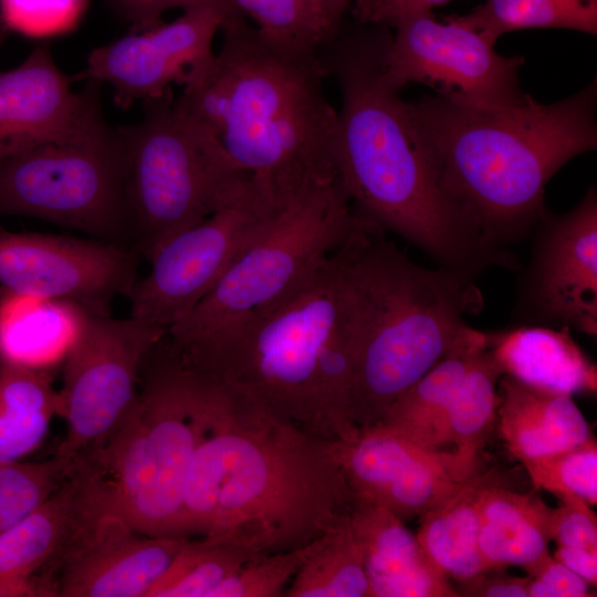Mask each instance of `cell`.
I'll list each match as a JSON object with an SVG mask.
<instances>
[{
  "label": "cell",
  "mask_w": 597,
  "mask_h": 597,
  "mask_svg": "<svg viewBox=\"0 0 597 597\" xmlns=\"http://www.w3.org/2000/svg\"><path fill=\"white\" fill-rule=\"evenodd\" d=\"M165 335L132 316L82 312L64 352L59 395L66 433L55 454L74 461L119 422L137 395L139 370Z\"/></svg>",
  "instance_id": "30bf717a"
},
{
  "label": "cell",
  "mask_w": 597,
  "mask_h": 597,
  "mask_svg": "<svg viewBox=\"0 0 597 597\" xmlns=\"http://www.w3.org/2000/svg\"><path fill=\"white\" fill-rule=\"evenodd\" d=\"M283 597H369L364 555L349 514L317 538Z\"/></svg>",
  "instance_id": "83f0119b"
},
{
  "label": "cell",
  "mask_w": 597,
  "mask_h": 597,
  "mask_svg": "<svg viewBox=\"0 0 597 597\" xmlns=\"http://www.w3.org/2000/svg\"><path fill=\"white\" fill-rule=\"evenodd\" d=\"M362 24L318 50L341 90L337 168L354 211L468 280L490 265L514 268L440 186L401 87L385 69L387 25Z\"/></svg>",
  "instance_id": "7a4b0ae2"
},
{
  "label": "cell",
  "mask_w": 597,
  "mask_h": 597,
  "mask_svg": "<svg viewBox=\"0 0 597 597\" xmlns=\"http://www.w3.org/2000/svg\"><path fill=\"white\" fill-rule=\"evenodd\" d=\"M360 217L342 181L317 187L281 208L190 314L166 333L186 353L270 306L325 261Z\"/></svg>",
  "instance_id": "9c48e42d"
},
{
  "label": "cell",
  "mask_w": 597,
  "mask_h": 597,
  "mask_svg": "<svg viewBox=\"0 0 597 597\" xmlns=\"http://www.w3.org/2000/svg\"><path fill=\"white\" fill-rule=\"evenodd\" d=\"M220 31L219 53L177 104L280 207L338 179L337 113L318 50L272 42L242 13L228 15Z\"/></svg>",
  "instance_id": "3957f363"
},
{
  "label": "cell",
  "mask_w": 597,
  "mask_h": 597,
  "mask_svg": "<svg viewBox=\"0 0 597 597\" xmlns=\"http://www.w3.org/2000/svg\"><path fill=\"white\" fill-rule=\"evenodd\" d=\"M528 597L595 596L589 584L549 553L525 569Z\"/></svg>",
  "instance_id": "8d00e7d4"
},
{
  "label": "cell",
  "mask_w": 597,
  "mask_h": 597,
  "mask_svg": "<svg viewBox=\"0 0 597 597\" xmlns=\"http://www.w3.org/2000/svg\"><path fill=\"white\" fill-rule=\"evenodd\" d=\"M200 374V425L184 490V537L269 554L305 546L349 514L354 496L331 441Z\"/></svg>",
  "instance_id": "6da1fadb"
},
{
  "label": "cell",
  "mask_w": 597,
  "mask_h": 597,
  "mask_svg": "<svg viewBox=\"0 0 597 597\" xmlns=\"http://www.w3.org/2000/svg\"><path fill=\"white\" fill-rule=\"evenodd\" d=\"M502 368L490 346L479 353L461 381L449 409L443 444L452 443L448 467L457 481L478 473L486 437L496 417Z\"/></svg>",
  "instance_id": "d4e9b609"
},
{
  "label": "cell",
  "mask_w": 597,
  "mask_h": 597,
  "mask_svg": "<svg viewBox=\"0 0 597 597\" xmlns=\"http://www.w3.org/2000/svg\"><path fill=\"white\" fill-rule=\"evenodd\" d=\"M566 329L520 325L490 334V349L507 375L532 388L573 396L596 391V366Z\"/></svg>",
  "instance_id": "44dd1931"
},
{
  "label": "cell",
  "mask_w": 597,
  "mask_h": 597,
  "mask_svg": "<svg viewBox=\"0 0 597 597\" xmlns=\"http://www.w3.org/2000/svg\"><path fill=\"white\" fill-rule=\"evenodd\" d=\"M384 52L387 75L401 88L420 83L437 96L474 107L522 103L519 82L522 56H503L494 42L458 15L437 21L431 11L392 21Z\"/></svg>",
  "instance_id": "7c38bea8"
},
{
  "label": "cell",
  "mask_w": 597,
  "mask_h": 597,
  "mask_svg": "<svg viewBox=\"0 0 597 597\" xmlns=\"http://www.w3.org/2000/svg\"><path fill=\"white\" fill-rule=\"evenodd\" d=\"M533 484L562 503L596 505L597 443H584L546 455L521 460Z\"/></svg>",
  "instance_id": "d6a6232c"
},
{
  "label": "cell",
  "mask_w": 597,
  "mask_h": 597,
  "mask_svg": "<svg viewBox=\"0 0 597 597\" xmlns=\"http://www.w3.org/2000/svg\"><path fill=\"white\" fill-rule=\"evenodd\" d=\"M526 577L486 576L485 572L459 583L460 596L528 597Z\"/></svg>",
  "instance_id": "f35d334b"
},
{
  "label": "cell",
  "mask_w": 597,
  "mask_h": 597,
  "mask_svg": "<svg viewBox=\"0 0 597 597\" xmlns=\"http://www.w3.org/2000/svg\"><path fill=\"white\" fill-rule=\"evenodd\" d=\"M8 32H9V30H8V28L6 27V24H4V22H3L2 18H1V15H0V48H1V45H2V43H3V41H4V39H6V36H7V34H8Z\"/></svg>",
  "instance_id": "ee69618b"
},
{
  "label": "cell",
  "mask_w": 597,
  "mask_h": 597,
  "mask_svg": "<svg viewBox=\"0 0 597 597\" xmlns=\"http://www.w3.org/2000/svg\"><path fill=\"white\" fill-rule=\"evenodd\" d=\"M377 0H355L354 13L360 23H365L368 13Z\"/></svg>",
  "instance_id": "7bdbcfd3"
},
{
  "label": "cell",
  "mask_w": 597,
  "mask_h": 597,
  "mask_svg": "<svg viewBox=\"0 0 597 597\" xmlns=\"http://www.w3.org/2000/svg\"><path fill=\"white\" fill-rule=\"evenodd\" d=\"M450 0H377L370 9L365 23L389 25L404 15L432 11Z\"/></svg>",
  "instance_id": "ab89813d"
},
{
  "label": "cell",
  "mask_w": 597,
  "mask_h": 597,
  "mask_svg": "<svg viewBox=\"0 0 597 597\" xmlns=\"http://www.w3.org/2000/svg\"><path fill=\"white\" fill-rule=\"evenodd\" d=\"M55 416L61 400L48 374L0 357V464L34 451Z\"/></svg>",
  "instance_id": "cb8c5ba5"
},
{
  "label": "cell",
  "mask_w": 597,
  "mask_h": 597,
  "mask_svg": "<svg viewBox=\"0 0 597 597\" xmlns=\"http://www.w3.org/2000/svg\"><path fill=\"white\" fill-rule=\"evenodd\" d=\"M130 31L140 32L163 22V14L174 8L184 11L200 7H217L229 13H241L230 0H105Z\"/></svg>",
  "instance_id": "d590c367"
},
{
  "label": "cell",
  "mask_w": 597,
  "mask_h": 597,
  "mask_svg": "<svg viewBox=\"0 0 597 597\" xmlns=\"http://www.w3.org/2000/svg\"><path fill=\"white\" fill-rule=\"evenodd\" d=\"M354 289L338 248L290 292L178 354L326 441L353 440Z\"/></svg>",
  "instance_id": "5b68a950"
},
{
  "label": "cell",
  "mask_w": 597,
  "mask_h": 597,
  "mask_svg": "<svg viewBox=\"0 0 597 597\" xmlns=\"http://www.w3.org/2000/svg\"><path fill=\"white\" fill-rule=\"evenodd\" d=\"M349 523L364 555L369 597H459L405 521L384 506L354 501Z\"/></svg>",
  "instance_id": "ac0fdd59"
},
{
  "label": "cell",
  "mask_w": 597,
  "mask_h": 597,
  "mask_svg": "<svg viewBox=\"0 0 597 597\" xmlns=\"http://www.w3.org/2000/svg\"><path fill=\"white\" fill-rule=\"evenodd\" d=\"M124 154L130 247L148 262L178 233L235 200L252 178L171 90L144 102L136 125L117 127Z\"/></svg>",
  "instance_id": "52a82bcc"
},
{
  "label": "cell",
  "mask_w": 597,
  "mask_h": 597,
  "mask_svg": "<svg viewBox=\"0 0 597 597\" xmlns=\"http://www.w3.org/2000/svg\"><path fill=\"white\" fill-rule=\"evenodd\" d=\"M501 482L499 469L478 472L442 505L420 516L417 538L431 563L458 583L486 565L479 549L481 502L488 488Z\"/></svg>",
  "instance_id": "7402d4cb"
},
{
  "label": "cell",
  "mask_w": 597,
  "mask_h": 597,
  "mask_svg": "<svg viewBox=\"0 0 597 597\" xmlns=\"http://www.w3.org/2000/svg\"><path fill=\"white\" fill-rule=\"evenodd\" d=\"M531 259L520 281L515 326L541 325L597 334V191L572 210L547 209L534 226Z\"/></svg>",
  "instance_id": "4fadbf2b"
},
{
  "label": "cell",
  "mask_w": 597,
  "mask_h": 597,
  "mask_svg": "<svg viewBox=\"0 0 597 597\" xmlns=\"http://www.w3.org/2000/svg\"><path fill=\"white\" fill-rule=\"evenodd\" d=\"M82 310L3 290L0 296V357L39 367L55 348H66Z\"/></svg>",
  "instance_id": "4316f807"
},
{
  "label": "cell",
  "mask_w": 597,
  "mask_h": 597,
  "mask_svg": "<svg viewBox=\"0 0 597 597\" xmlns=\"http://www.w3.org/2000/svg\"><path fill=\"white\" fill-rule=\"evenodd\" d=\"M459 19L492 42L528 28L597 33V0H486Z\"/></svg>",
  "instance_id": "f1b7e54d"
},
{
  "label": "cell",
  "mask_w": 597,
  "mask_h": 597,
  "mask_svg": "<svg viewBox=\"0 0 597 597\" xmlns=\"http://www.w3.org/2000/svg\"><path fill=\"white\" fill-rule=\"evenodd\" d=\"M253 555L227 543L188 537L148 597H211Z\"/></svg>",
  "instance_id": "f546056e"
},
{
  "label": "cell",
  "mask_w": 597,
  "mask_h": 597,
  "mask_svg": "<svg viewBox=\"0 0 597 597\" xmlns=\"http://www.w3.org/2000/svg\"><path fill=\"white\" fill-rule=\"evenodd\" d=\"M231 14L217 7H200L153 29L129 31L92 50L86 69L76 78L108 83L122 108L138 100L159 98L172 84L185 87L209 66L214 56L213 38Z\"/></svg>",
  "instance_id": "9a60e30c"
},
{
  "label": "cell",
  "mask_w": 597,
  "mask_h": 597,
  "mask_svg": "<svg viewBox=\"0 0 597 597\" xmlns=\"http://www.w3.org/2000/svg\"><path fill=\"white\" fill-rule=\"evenodd\" d=\"M74 80L57 67L48 41L0 72V163L64 133L100 97L101 83L88 80L74 93Z\"/></svg>",
  "instance_id": "e0dca14e"
},
{
  "label": "cell",
  "mask_w": 597,
  "mask_h": 597,
  "mask_svg": "<svg viewBox=\"0 0 597 597\" xmlns=\"http://www.w3.org/2000/svg\"><path fill=\"white\" fill-rule=\"evenodd\" d=\"M432 170L496 249L531 232L549 179L597 147V82L552 104L474 107L439 96L408 102Z\"/></svg>",
  "instance_id": "277c9868"
},
{
  "label": "cell",
  "mask_w": 597,
  "mask_h": 597,
  "mask_svg": "<svg viewBox=\"0 0 597 597\" xmlns=\"http://www.w3.org/2000/svg\"><path fill=\"white\" fill-rule=\"evenodd\" d=\"M553 509L533 494L500 483L481 502L479 549L488 570L509 565L528 568L548 554Z\"/></svg>",
  "instance_id": "603a6c76"
},
{
  "label": "cell",
  "mask_w": 597,
  "mask_h": 597,
  "mask_svg": "<svg viewBox=\"0 0 597 597\" xmlns=\"http://www.w3.org/2000/svg\"><path fill=\"white\" fill-rule=\"evenodd\" d=\"M75 461L57 454L43 461L0 464V534L44 504L73 474Z\"/></svg>",
  "instance_id": "1f68e13d"
},
{
  "label": "cell",
  "mask_w": 597,
  "mask_h": 597,
  "mask_svg": "<svg viewBox=\"0 0 597 597\" xmlns=\"http://www.w3.org/2000/svg\"><path fill=\"white\" fill-rule=\"evenodd\" d=\"M258 30L281 45L318 50L336 35L323 0H230Z\"/></svg>",
  "instance_id": "4dcf8cb0"
},
{
  "label": "cell",
  "mask_w": 597,
  "mask_h": 597,
  "mask_svg": "<svg viewBox=\"0 0 597 597\" xmlns=\"http://www.w3.org/2000/svg\"><path fill=\"white\" fill-rule=\"evenodd\" d=\"M355 0H323L327 17L336 31H339L342 19Z\"/></svg>",
  "instance_id": "b9f144b4"
},
{
  "label": "cell",
  "mask_w": 597,
  "mask_h": 597,
  "mask_svg": "<svg viewBox=\"0 0 597 597\" xmlns=\"http://www.w3.org/2000/svg\"><path fill=\"white\" fill-rule=\"evenodd\" d=\"M138 254L94 239L0 230V285L13 294L109 314L136 283Z\"/></svg>",
  "instance_id": "5bb4252c"
},
{
  "label": "cell",
  "mask_w": 597,
  "mask_h": 597,
  "mask_svg": "<svg viewBox=\"0 0 597 597\" xmlns=\"http://www.w3.org/2000/svg\"><path fill=\"white\" fill-rule=\"evenodd\" d=\"M360 219L339 251L357 306L350 417L364 429L441 360L490 346V334L464 321L482 306L471 280L416 264L381 228Z\"/></svg>",
  "instance_id": "8992f818"
},
{
  "label": "cell",
  "mask_w": 597,
  "mask_h": 597,
  "mask_svg": "<svg viewBox=\"0 0 597 597\" xmlns=\"http://www.w3.org/2000/svg\"><path fill=\"white\" fill-rule=\"evenodd\" d=\"M551 540L558 546L597 551V519L586 504L562 503L553 509Z\"/></svg>",
  "instance_id": "74e56055"
},
{
  "label": "cell",
  "mask_w": 597,
  "mask_h": 597,
  "mask_svg": "<svg viewBox=\"0 0 597 597\" xmlns=\"http://www.w3.org/2000/svg\"><path fill=\"white\" fill-rule=\"evenodd\" d=\"M488 347L441 360L399 396L378 423L422 447L438 449L443 444L452 399L479 353Z\"/></svg>",
  "instance_id": "484cf974"
},
{
  "label": "cell",
  "mask_w": 597,
  "mask_h": 597,
  "mask_svg": "<svg viewBox=\"0 0 597 597\" xmlns=\"http://www.w3.org/2000/svg\"><path fill=\"white\" fill-rule=\"evenodd\" d=\"M553 557L584 578L589 585L596 586L597 551L582 547L558 546Z\"/></svg>",
  "instance_id": "60d3db41"
},
{
  "label": "cell",
  "mask_w": 597,
  "mask_h": 597,
  "mask_svg": "<svg viewBox=\"0 0 597 597\" xmlns=\"http://www.w3.org/2000/svg\"><path fill=\"white\" fill-rule=\"evenodd\" d=\"M90 0H0V15L9 31L48 41L74 31Z\"/></svg>",
  "instance_id": "e575fe53"
},
{
  "label": "cell",
  "mask_w": 597,
  "mask_h": 597,
  "mask_svg": "<svg viewBox=\"0 0 597 597\" xmlns=\"http://www.w3.org/2000/svg\"><path fill=\"white\" fill-rule=\"evenodd\" d=\"M499 431L520 461L559 452L594 437L572 396L547 392L502 375L499 379Z\"/></svg>",
  "instance_id": "ffe728a7"
},
{
  "label": "cell",
  "mask_w": 597,
  "mask_h": 597,
  "mask_svg": "<svg viewBox=\"0 0 597 597\" xmlns=\"http://www.w3.org/2000/svg\"><path fill=\"white\" fill-rule=\"evenodd\" d=\"M86 512L75 469L27 519L0 534V597L42 596L35 573L62 552Z\"/></svg>",
  "instance_id": "d6986e66"
},
{
  "label": "cell",
  "mask_w": 597,
  "mask_h": 597,
  "mask_svg": "<svg viewBox=\"0 0 597 597\" xmlns=\"http://www.w3.org/2000/svg\"><path fill=\"white\" fill-rule=\"evenodd\" d=\"M281 208L252 180L235 200L158 250L149 273L127 295L129 316L167 333L190 314Z\"/></svg>",
  "instance_id": "8fae6325"
},
{
  "label": "cell",
  "mask_w": 597,
  "mask_h": 597,
  "mask_svg": "<svg viewBox=\"0 0 597 597\" xmlns=\"http://www.w3.org/2000/svg\"><path fill=\"white\" fill-rule=\"evenodd\" d=\"M186 538L145 535L115 514L86 511L62 551L54 596L148 597Z\"/></svg>",
  "instance_id": "2e32d148"
},
{
  "label": "cell",
  "mask_w": 597,
  "mask_h": 597,
  "mask_svg": "<svg viewBox=\"0 0 597 597\" xmlns=\"http://www.w3.org/2000/svg\"><path fill=\"white\" fill-rule=\"evenodd\" d=\"M316 542L317 538L298 548L251 556L211 597H283Z\"/></svg>",
  "instance_id": "836d02e7"
},
{
  "label": "cell",
  "mask_w": 597,
  "mask_h": 597,
  "mask_svg": "<svg viewBox=\"0 0 597 597\" xmlns=\"http://www.w3.org/2000/svg\"><path fill=\"white\" fill-rule=\"evenodd\" d=\"M124 181L121 136L98 97L64 133L0 163V217L35 218L133 250Z\"/></svg>",
  "instance_id": "ba28073f"
}]
</instances>
